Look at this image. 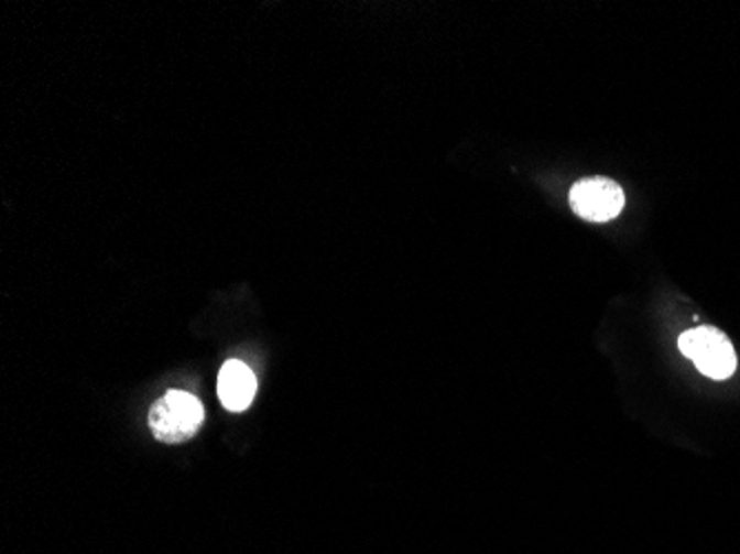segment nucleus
Segmentation results:
<instances>
[{
  "instance_id": "obj_3",
  "label": "nucleus",
  "mask_w": 740,
  "mask_h": 554,
  "mask_svg": "<svg viewBox=\"0 0 740 554\" xmlns=\"http://www.w3.org/2000/svg\"><path fill=\"white\" fill-rule=\"evenodd\" d=\"M625 205V194L610 177H588L570 192V207L588 222L614 220Z\"/></svg>"
},
{
  "instance_id": "obj_1",
  "label": "nucleus",
  "mask_w": 740,
  "mask_h": 554,
  "mask_svg": "<svg viewBox=\"0 0 740 554\" xmlns=\"http://www.w3.org/2000/svg\"><path fill=\"white\" fill-rule=\"evenodd\" d=\"M205 422V406L184 391L164 393L149 411V428L157 442L182 444L192 439Z\"/></svg>"
},
{
  "instance_id": "obj_2",
  "label": "nucleus",
  "mask_w": 740,
  "mask_h": 554,
  "mask_svg": "<svg viewBox=\"0 0 740 554\" xmlns=\"http://www.w3.org/2000/svg\"><path fill=\"white\" fill-rule=\"evenodd\" d=\"M678 346L698 371L711 380H727L736 371V352L727 335L714 326H696L681 335Z\"/></svg>"
},
{
  "instance_id": "obj_4",
  "label": "nucleus",
  "mask_w": 740,
  "mask_h": 554,
  "mask_svg": "<svg viewBox=\"0 0 740 554\" xmlns=\"http://www.w3.org/2000/svg\"><path fill=\"white\" fill-rule=\"evenodd\" d=\"M258 391L255 376L251 368L238 359L227 361L218 376V398L222 406L231 413H242L251 406Z\"/></svg>"
}]
</instances>
